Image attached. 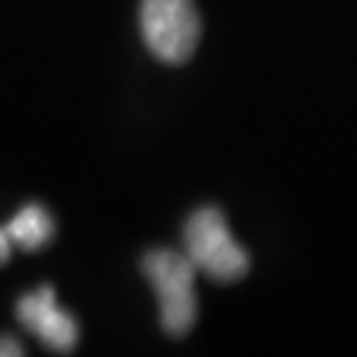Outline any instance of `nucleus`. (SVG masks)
Segmentation results:
<instances>
[{
  "instance_id": "nucleus-1",
  "label": "nucleus",
  "mask_w": 357,
  "mask_h": 357,
  "mask_svg": "<svg viewBox=\"0 0 357 357\" xmlns=\"http://www.w3.org/2000/svg\"><path fill=\"white\" fill-rule=\"evenodd\" d=\"M183 246L197 274L216 283L239 281L251 267L248 253L232 237L225 216L216 206H202L190 213L183 227Z\"/></svg>"
},
{
  "instance_id": "nucleus-2",
  "label": "nucleus",
  "mask_w": 357,
  "mask_h": 357,
  "mask_svg": "<svg viewBox=\"0 0 357 357\" xmlns=\"http://www.w3.org/2000/svg\"><path fill=\"white\" fill-rule=\"evenodd\" d=\"M142 271L158 297L160 325L169 337H185L197 320L195 265L185 253L153 248L142 260Z\"/></svg>"
},
{
  "instance_id": "nucleus-3",
  "label": "nucleus",
  "mask_w": 357,
  "mask_h": 357,
  "mask_svg": "<svg viewBox=\"0 0 357 357\" xmlns=\"http://www.w3.org/2000/svg\"><path fill=\"white\" fill-rule=\"evenodd\" d=\"M139 28L149 52L169 66L188 61L202 33L192 0H142Z\"/></svg>"
},
{
  "instance_id": "nucleus-4",
  "label": "nucleus",
  "mask_w": 357,
  "mask_h": 357,
  "mask_svg": "<svg viewBox=\"0 0 357 357\" xmlns=\"http://www.w3.org/2000/svg\"><path fill=\"white\" fill-rule=\"evenodd\" d=\"M17 320L54 353H73L79 341L77 320L56 302L52 285H40L17 302Z\"/></svg>"
},
{
  "instance_id": "nucleus-5",
  "label": "nucleus",
  "mask_w": 357,
  "mask_h": 357,
  "mask_svg": "<svg viewBox=\"0 0 357 357\" xmlns=\"http://www.w3.org/2000/svg\"><path fill=\"white\" fill-rule=\"evenodd\" d=\"M5 230L12 237L14 246L26 253H35L54 239L56 225L52 213L42 204H26L19 213H14Z\"/></svg>"
},
{
  "instance_id": "nucleus-6",
  "label": "nucleus",
  "mask_w": 357,
  "mask_h": 357,
  "mask_svg": "<svg viewBox=\"0 0 357 357\" xmlns=\"http://www.w3.org/2000/svg\"><path fill=\"white\" fill-rule=\"evenodd\" d=\"M24 348L17 339L12 337H0V357H21Z\"/></svg>"
},
{
  "instance_id": "nucleus-7",
  "label": "nucleus",
  "mask_w": 357,
  "mask_h": 357,
  "mask_svg": "<svg viewBox=\"0 0 357 357\" xmlns=\"http://www.w3.org/2000/svg\"><path fill=\"white\" fill-rule=\"evenodd\" d=\"M12 248H14L12 237L7 234L5 227H0V267L7 265V260H10V255H12Z\"/></svg>"
}]
</instances>
